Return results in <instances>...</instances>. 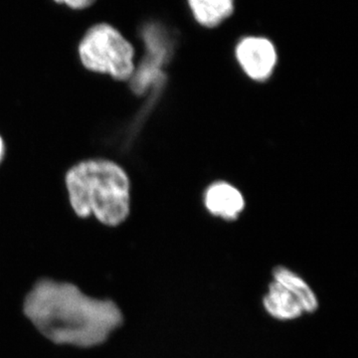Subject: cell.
Instances as JSON below:
<instances>
[{"label":"cell","mask_w":358,"mask_h":358,"mask_svg":"<svg viewBox=\"0 0 358 358\" xmlns=\"http://www.w3.org/2000/svg\"><path fill=\"white\" fill-rule=\"evenodd\" d=\"M23 313L47 341L79 348L103 345L124 322L115 301L92 298L72 282L51 279L35 282Z\"/></svg>","instance_id":"cell-1"},{"label":"cell","mask_w":358,"mask_h":358,"mask_svg":"<svg viewBox=\"0 0 358 358\" xmlns=\"http://www.w3.org/2000/svg\"><path fill=\"white\" fill-rule=\"evenodd\" d=\"M73 211L80 218L93 214L99 222L115 227L128 218L129 179L119 164L107 159L79 162L66 173Z\"/></svg>","instance_id":"cell-2"},{"label":"cell","mask_w":358,"mask_h":358,"mask_svg":"<svg viewBox=\"0 0 358 358\" xmlns=\"http://www.w3.org/2000/svg\"><path fill=\"white\" fill-rule=\"evenodd\" d=\"M80 60L87 70L126 81L134 74L133 44L109 23L90 27L79 44Z\"/></svg>","instance_id":"cell-3"},{"label":"cell","mask_w":358,"mask_h":358,"mask_svg":"<svg viewBox=\"0 0 358 358\" xmlns=\"http://www.w3.org/2000/svg\"><path fill=\"white\" fill-rule=\"evenodd\" d=\"M235 56L244 72L257 81L270 78L278 62L274 43L259 35H248L240 39L235 47Z\"/></svg>","instance_id":"cell-4"},{"label":"cell","mask_w":358,"mask_h":358,"mask_svg":"<svg viewBox=\"0 0 358 358\" xmlns=\"http://www.w3.org/2000/svg\"><path fill=\"white\" fill-rule=\"evenodd\" d=\"M193 20L201 27L213 29L232 17L236 0H185Z\"/></svg>","instance_id":"cell-5"},{"label":"cell","mask_w":358,"mask_h":358,"mask_svg":"<svg viewBox=\"0 0 358 358\" xmlns=\"http://www.w3.org/2000/svg\"><path fill=\"white\" fill-rule=\"evenodd\" d=\"M266 312L277 320H296L305 313L300 299L280 282L273 281L263 299Z\"/></svg>","instance_id":"cell-6"},{"label":"cell","mask_w":358,"mask_h":358,"mask_svg":"<svg viewBox=\"0 0 358 358\" xmlns=\"http://www.w3.org/2000/svg\"><path fill=\"white\" fill-rule=\"evenodd\" d=\"M205 204L213 215L233 220L243 210L244 199L236 188L221 182L208 188L205 195Z\"/></svg>","instance_id":"cell-7"},{"label":"cell","mask_w":358,"mask_h":358,"mask_svg":"<svg viewBox=\"0 0 358 358\" xmlns=\"http://www.w3.org/2000/svg\"><path fill=\"white\" fill-rule=\"evenodd\" d=\"M273 275H274V281L291 289L300 299L305 313H313L319 307V301L312 288L303 278L293 271L288 268L278 267L275 268Z\"/></svg>","instance_id":"cell-8"},{"label":"cell","mask_w":358,"mask_h":358,"mask_svg":"<svg viewBox=\"0 0 358 358\" xmlns=\"http://www.w3.org/2000/svg\"><path fill=\"white\" fill-rule=\"evenodd\" d=\"M143 38L148 50L145 60L159 66L164 65L171 56L173 48L166 29L157 23H150L143 28Z\"/></svg>","instance_id":"cell-9"},{"label":"cell","mask_w":358,"mask_h":358,"mask_svg":"<svg viewBox=\"0 0 358 358\" xmlns=\"http://www.w3.org/2000/svg\"><path fill=\"white\" fill-rule=\"evenodd\" d=\"M56 3L65 4L69 8L76 9V10H81V9H86L88 7L93 6L96 0H54Z\"/></svg>","instance_id":"cell-10"},{"label":"cell","mask_w":358,"mask_h":358,"mask_svg":"<svg viewBox=\"0 0 358 358\" xmlns=\"http://www.w3.org/2000/svg\"><path fill=\"white\" fill-rule=\"evenodd\" d=\"M4 154V143L3 141H2L1 136H0V160H1L2 157H3Z\"/></svg>","instance_id":"cell-11"}]
</instances>
